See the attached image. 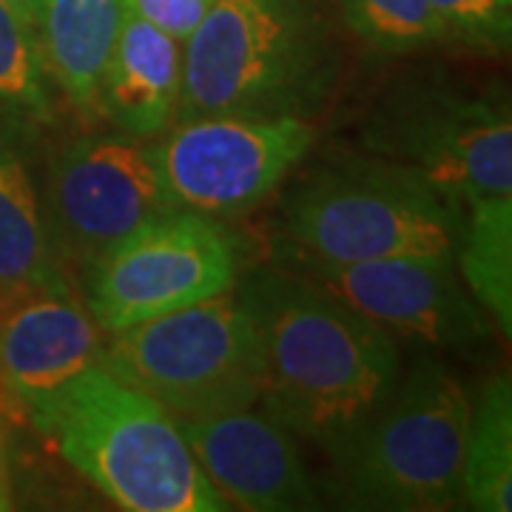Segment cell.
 Listing matches in <instances>:
<instances>
[{"label": "cell", "mask_w": 512, "mask_h": 512, "mask_svg": "<svg viewBox=\"0 0 512 512\" xmlns=\"http://www.w3.org/2000/svg\"><path fill=\"white\" fill-rule=\"evenodd\" d=\"M183 86V40L140 18L123 3L120 35L97 89V111L117 131L151 140L177 120Z\"/></svg>", "instance_id": "5bb4252c"}, {"label": "cell", "mask_w": 512, "mask_h": 512, "mask_svg": "<svg viewBox=\"0 0 512 512\" xmlns=\"http://www.w3.org/2000/svg\"><path fill=\"white\" fill-rule=\"evenodd\" d=\"M9 3H12V6H18L26 18H32L37 23V15H40V6H43V0H9Z\"/></svg>", "instance_id": "7402d4cb"}, {"label": "cell", "mask_w": 512, "mask_h": 512, "mask_svg": "<svg viewBox=\"0 0 512 512\" xmlns=\"http://www.w3.org/2000/svg\"><path fill=\"white\" fill-rule=\"evenodd\" d=\"M26 410L60 458L120 510H231L191 453L180 419L106 367H86Z\"/></svg>", "instance_id": "7a4b0ae2"}, {"label": "cell", "mask_w": 512, "mask_h": 512, "mask_svg": "<svg viewBox=\"0 0 512 512\" xmlns=\"http://www.w3.org/2000/svg\"><path fill=\"white\" fill-rule=\"evenodd\" d=\"M367 154L416 171L461 225L512 214V117L501 92L421 74L390 86L362 126Z\"/></svg>", "instance_id": "5b68a950"}, {"label": "cell", "mask_w": 512, "mask_h": 512, "mask_svg": "<svg viewBox=\"0 0 512 512\" xmlns=\"http://www.w3.org/2000/svg\"><path fill=\"white\" fill-rule=\"evenodd\" d=\"M461 501L478 512L512 510V384L493 373L470 402L461 461Z\"/></svg>", "instance_id": "e0dca14e"}, {"label": "cell", "mask_w": 512, "mask_h": 512, "mask_svg": "<svg viewBox=\"0 0 512 512\" xmlns=\"http://www.w3.org/2000/svg\"><path fill=\"white\" fill-rule=\"evenodd\" d=\"M239 259L237 237L220 217L168 208L94 259L83 302L103 333H117L234 291Z\"/></svg>", "instance_id": "ba28073f"}, {"label": "cell", "mask_w": 512, "mask_h": 512, "mask_svg": "<svg viewBox=\"0 0 512 512\" xmlns=\"http://www.w3.org/2000/svg\"><path fill=\"white\" fill-rule=\"evenodd\" d=\"M470 396L433 356H419L356 427L328 447L330 498L350 510L439 512L461 501Z\"/></svg>", "instance_id": "277c9868"}, {"label": "cell", "mask_w": 512, "mask_h": 512, "mask_svg": "<svg viewBox=\"0 0 512 512\" xmlns=\"http://www.w3.org/2000/svg\"><path fill=\"white\" fill-rule=\"evenodd\" d=\"M353 37L382 57H407L447 43L430 0H336Z\"/></svg>", "instance_id": "ac0fdd59"}, {"label": "cell", "mask_w": 512, "mask_h": 512, "mask_svg": "<svg viewBox=\"0 0 512 512\" xmlns=\"http://www.w3.org/2000/svg\"><path fill=\"white\" fill-rule=\"evenodd\" d=\"M57 259L89 268L114 242L174 208L154 151L126 131L86 134L57 154L43 197Z\"/></svg>", "instance_id": "30bf717a"}, {"label": "cell", "mask_w": 512, "mask_h": 512, "mask_svg": "<svg viewBox=\"0 0 512 512\" xmlns=\"http://www.w3.org/2000/svg\"><path fill=\"white\" fill-rule=\"evenodd\" d=\"M308 271L379 328L427 348L473 350L490 339L487 311L467 291L453 256L311 262Z\"/></svg>", "instance_id": "8fae6325"}, {"label": "cell", "mask_w": 512, "mask_h": 512, "mask_svg": "<svg viewBox=\"0 0 512 512\" xmlns=\"http://www.w3.org/2000/svg\"><path fill=\"white\" fill-rule=\"evenodd\" d=\"M103 330L69 279L0 293V387L23 407L97 365Z\"/></svg>", "instance_id": "4fadbf2b"}, {"label": "cell", "mask_w": 512, "mask_h": 512, "mask_svg": "<svg viewBox=\"0 0 512 512\" xmlns=\"http://www.w3.org/2000/svg\"><path fill=\"white\" fill-rule=\"evenodd\" d=\"M106 336L97 365L180 421L262 399V348L239 293H217Z\"/></svg>", "instance_id": "52a82bcc"}, {"label": "cell", "mask_w": 512, "mask_h": 512, "mask_svg": "<svg viewBox=\"0 0 512 512\" xmlns=\"http://www.w3.org/2000/svg\"><path fill=\"white\" fill-rule=\"evenodd\" d=\"M447 40L467 49L501 55L510 49L512 0H430Z\"/></svg>", "instance_id": "ffe728a7"}, {"label": "cell", "mask_w": 512, "mask_h": 512, "mask_svg": "<svg viewBox=\"0 0 512 512\" xmlns=\"http://www.w3.org/2000/svg\"><path fill=\"white\" fill-rule=\"evenodd\" d=\"M313 140L316 128L302 117L208 114L174 120L151 151L174 208L231 217L268 200Z\"/></svg>", "instance_id": "9c48e42d"}, {"label": "cell", "mask_w": 512, "mask_h": 512, "mask_svg": "<svg viewBox=\"0 0 512 512\" xmlns=\"http://www.w3.org/2000/svg\"><path fill=\"white\" fill-rule=\"evenodd\" d=\"M285 231L311 262L453 256L458 222L416 171L370 157L313 168L282 205Z\"/></svg>", "instance_id": "8992f818"}, {"label": "cell", "mask_w": 512, "mask_h": 512, "mask_svg": "<svg viewBox=\"0 0 512 512\" xmlns=\"http://www.w3.org/2000/svg\"><path fill=\"white\" fill-rule=\"evenodd\" d=\"M46 77L37 23L9 0H0V111L46 117L52 109Z\"/></svg>", "instance_id": "d6986e66"}, {"label": "cell", "mask_w": 512, "mask_h": 512, "mask_svg": "<svg viewBox=\"0 0 512 512\" xmlns=\"http://www.w3.org/2000/svg\"><path fill=\"white\" fill-rule=\"evenodd\" d=\"M239 299L262 348L265 410L328 450L402 373L393 336L313 276L256 271Z\"/></svg>", "instance_id": "6da1fadb"}, {"label": "cell", "mask_w": 512, "mask_h": 512, "mask_svg": "<svg viewBox=\"0 0 512 512\" xmlns=\"http://www.w3.org/2000/svg\"><path fill=\"white\" fill-rule=\"evenodd\" d=\"M336 66L328 23L313 0H214L183 40L177 120H308L325 103Z\"/></svg>", "instance_id": "3957f363"}, {"label": "cell", "mask_w": 512, "mask_h": 512, "mask_svg": "<svg viewBox=\"0 0 512 512\" xmlns=\"http://www.w3.org/2000/svg\"><path fill=\"white\" fill-rule=\"evenodd\" d=\"M140 18L154 23L177 40H185L205 18L214 0H123Z\"/></svg>", "instance_id": "44dd1931"}, {"label": "cell", "mask_w": 512, "mask_h": 512, "mask_svg": "<svg viewBox=\"0 0 512 512\" xmlns=\"http://www.w3.org/2000/svg\"><path fill=\"white\" fill-rule=\"evenodd\" d=\"M66 279L60 271L43 202L18 151L0 146V293Z\"/></svg>", "instance_id": "2e32d148"}, {"label": "cell", "mask_w": 512, "mask_h": 512, "mask_svg": "<svg viewBox=\"0 0 512 512\" xmlns=\"http://www.w3.org/2000/svg\"><path fill=\"white\" fill-rule=\"evenodd\" d=\"M123 23V0H43L37 15L46 72L80 111H97V89Z\"/></svg>", "instance_id": "9a60e30c"}, {"label": "cell", "mask_w": 512, "mask_h": 512, "mask_svg": "<svg viewBox=\"0 0 512 512\" xmlns=\"http://www.w3.org/2000/svg\"><path fill=\"white\" fill-rule=\"evenodd\" d=\"M0 490H9V470H6V450H3V436H0Z\"/></svg>", "instance_id": "603a6c76"}, {"label": "cell", "mask_w": 512, "mask_h": 512, "mask_svg": "<svg viewBox=\"0 0 512 512\" xmlns=\"http://www.w3.org/2000/svg\"><path fill=\"white\" fill-rule=\"evenodd\" d=\"M185 441L231 510H316L319 490L293 433L268 410L242 407L180 421Z\"/></svg>", "instance_id": "7c38bea8"}, {"label": "cell", "mask_w": 512, "mask_h": 512, "mask_svg": "<svg viewBox=\"0 0 512 512\" xmlns=\"http://www.w3.org/2000/svg\"><path fill=\"white\" fill-rule=\"evenodd\" d=\"M12 507V498H9V490H0V510H9Z\"/></svg>", "instance_id": "cb8c5ba5"}]
</instances>
